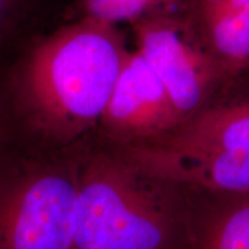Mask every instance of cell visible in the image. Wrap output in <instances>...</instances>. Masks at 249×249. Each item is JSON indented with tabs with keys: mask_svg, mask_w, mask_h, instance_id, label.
Instances as JSON below:
<instances>
[{
	"mask_svg": "<svg viewBox=\"0 0 249 249\" xmlns=\"http://www.w3.org/2000/svg\"><path fill=\"white\" fill-rule=\"evenodd\" d=\"M124 150L127 160L170 185L249 194V98L205 107L171 132Z\"/></svg>",
	"mask_w": 249,
	"mask_h": 249,
	"instance_id": "obj_3",
	"label": "cell"
},
{
	"mask_svg": "<svg viewBox=\"0 0 249 249\" xmlns=\"http://www.w3.org/2000/svg\"><path fill=\"white\" fill-rule=\"evenodd\" d=\"M247 70H249V64H248V67H247Z\"/></svg>",
	"mask_w": 249,
	"mask_h": 249,
	"instance_id": "obj_11",
	"label": "cell"
},
{
	"mask_svg": "<svg viewBox=\"0 0 249 249\" xmlns=\"http://www.w3.org/2000/svg\"><path fill=\"white\" fill-rule=\"evenodd\" d=\"M166 185L124 157L93 158L79 178L73 249H176Z\"/></svg>",
	"mask_w": 249,
	"mask_h": 249,
	"instance_id": "obj_2",
	"label": "cell"
},
{
	"mask_svg": "<svg viewBox=\"0 0 249 249\" xmlns=\"http://www.w3.org/2000/svg\"><path fill=\"white\" fill-rule=\"evenodd\" d=\"M136 49L154 68L182 121L207 107L225 74L193 21L178 13L157 14L133 23Z\"/></svg>",
	"mask_w": 249,
	"mask_h": 249,
	"instance_id": "obj_5",
	"label": "cell"
},
{
	"mask_svg": "<svg viewBox=\"0 0 249 249\" xmlns=\"http://www.w3.org/2000/svg\"><path fill=\"white\" fill-rule=\"evenodd\" d=\"M128 52L117 26L87 17L40 40L14 80L30 123L70 141L101 121Z\"/></svg>",
	"mask_w": 249,
	"mask_h": 249,
	"instance_id": "obj_1",
	"label": "cell"
},
{
	"mask_svg": "<svg viewBox=\"0 0 249 249\" xmlns=\"http://www.w3.org/2000/svg\"><path fill=\"white\" fill-rule=\"evenodd\" d=\"M99 123L124 145L157 139L182 123L160 76L138 49L124 59Z\"/></svg>",
	"mask_w": 249,
	"mask_h": 249,
	"instance_id": "obj_6",
	"label": "cell"
},
{
	"mask_svg": "<svg viewBox=\"0 0 249 249\" xmlns=\"http://www.w3.org/2000/svg\"><path fill=\"white\" fill-rule=\"evenodd\" d=\"M18 0H0V37L4 35L13 22Z\"/></svg>",
	"mask_w": 249,
	"mask_h": 249,
	"instance_id": "obj_10",
	"label": "cell"
},
{
	"mask_svg": "<svg viewBox=\"0 0 249 249\" xmlns=\"http://www.w3.org/2000/svg\"><path fill=\"white\" fill-rule=\"evenodd\" d=\"M186 0H82L85 17L113 26L157 14L178 13Z\"/></svg>",
	"mask_w": 249,
	"mask_h": 249,
	"instance_id": "obj_9",
	"label": "cell"
},
{
	"mask_svg": "<svg viewBox=\"0 0 249 249\" xmlns=\"http://www.w3.org/2000/svg\"><path fill=\"white\" fill-rule=\"evenodd\" d=\"M79 178L61 171L0 183V249H73Z\"/></svg>",
	"mask_w": 249,
	"mask_h": 249,
	"instance_id": "obj_4",
	"label": "cell"
},
{
	"mask_svg": "<svg viewBox=\"0 0 249 249\" xmlns=\"http://www.w3.org/2000/svg\"><path fill=\"white\" fill-rule=\"evenodd\" d=\"M194 22L205 48L231 76L249 64V0H194Z\"/></svg>",
	"mask_w": 249,
	"mask_h": 249,
	"instance_id": "obj_7",
	"label": "cell"
},
{
	"mask_svg": "<svg viewBox=\"0 0 249 249\" xmlns=\"http://www.w3.org/2000/svg\"><path fill=\"white\" fill-rule=\"evenodd\" d=\"M187 249H249V197L211 218Z\"/></svg>",
	"mask_w": 249,
	"mask_h": 249,
	"instance_id": "obj_8",
	"label": "cell"
}]
</instances>
